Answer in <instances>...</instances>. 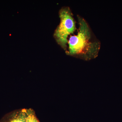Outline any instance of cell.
<instances>
[{
	"mask_svg": "<svg viewBox=\"0 0 122 122\" xmlns=\"http://www.w3.org/2000/svg\"><path fill=\"white\" fill-rule=\"evenodd\" d=\"M26 122H39L33 110L29 109Z\"/></svg>",
	"mask_w": 122,
	"mask_h": 122,
	"instance_id": "obj_4",
	"label": "cell"
},
{
	"mask_svg": "<svg viewBox=\"0 0 122 122\" xmlns=\"http://www.w3.org/2000/svg\"><path fill=\"white\" fill-rule=\"evenodd\" d=\"M59 16L60 23L55 31L54 37L66 53L68 37L74 34L76 30V21L69 7L62 8L59 10Z\"/></svg>",
	"mask_w": 122,
	"mask_h": 122,
	"instance_id": "obj_2",
	"label": "cell"
},
{
	"mask_svg": "<svg viewBox=\"0 0 122 122\" xmlns=\"http://www.w3.org/2000/svg\"><path fill=\"white\" fill-rule=\"evenodd\" d=\"M78 29L76 35L68 39V50L70 56L89 61L98 56L101 44L92 34L89 25L83 17L77 15Z\"/></svg>",
	"mask_w": 122,
	"mask_h": 122,
	"instance_id": "obj_1",
	"label": "cell"
},
{
	"mask_svg": "<svg viewBox=\"0 0 122 122\" xmlns=\"http://www.w3.org/2000/svg\"><path fill=\"white\" fill-rule=\"evenodd\" d=\"M29 110L25 109L10 113L2 118L0 122H26Z\"/></svg>",
	"mask_w": 122,
	"mask_h": 122,
	"instance_id": "obj_3",
	"label": "cell"
}]
</instances>
